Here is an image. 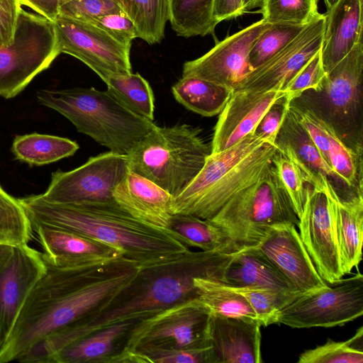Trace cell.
<instances>
[{"label": "cell", "instance_id": "cell-1", "mask_svg": "<svg viewBox=\"0 0 363 363\" xmlns=\"http://www.w3.org/2000/svg\"><path fill=\"white\" fill-rule=\"evenodd\" d=\"M44 261L45 272L33 288L0 351V363L16 361L38 342L99 308L128 285L140 269L125 257L69 267Z\"/></svg>", "mask_w": 363, "mask_h": 363}, {"label": "cell", "instance_id": "cell-2", "mask_svg": "<svg viewBox=\"0 0 363 363\" xmlns=\"http://www.w3.org/2000/svg\"><path fill=\"white\" fill-rule=\"evenodd\" d=\"M233 253L192 251L140 267L133 281L108 301L81 320L48 337L44 346L55 354L69 344L107 325L140 320L196 297L194 279L225 282Z\"/></svg>", "mask_w": 363, "mask_h": 363}, {"label": "cell", "instance_id": "cell-3", "mask_svg": "<svg viewBox=\"0 0 363 363\" xmlns=\"http://www.w3.org/2000/svg\"><path fill=\"white\" fill-rule=\"evenodd\" d=\"M18 200L31 223L59 228L111 245L140 267L190 250L173 230L153 228L117 203H57L45 200L40 194Z\"/></svg>", "mask_w": 363, "mask_h": 363}, {"label": "cell", "instance_id": "cell-4", "mask_svg": "<svg viewBox=\"0 0 363 363\" xmlns=\"http://www.w3.org/2000/svg\"><path fill=\"white\" fill-rule=\"evenodd\" d=\"M279 146L255 132L233 146L211 153L194 179L172 198V215L210 220L235 194L253 184L272 165Z\"/></svg>", "mask_w": 363, "mask_h": 363}, {"label": "cell", "instance_id": "cell-5", "mask_svg": "<svg viewBox=\"0 0 363 363\" xmlns=\"http://www.w3.org/2000/svg\"><path fill=\"white\" fill-rule=\"evenodd\" d=\"M39 104L67 118L77 130L110 151L128 155L156 124L140 116L117 100L108 90L94 87L41 89Z\"/></svg>", "mask_w": 363, "mask_h": 363}, {"label": "cell", "instance_id": "cell-6", "mask_svg": "<svg viewBox=\"0 0 363 363\" xmlns=\"http://www.w3.org/2000/svg\"><path fill=\"white\" fill-rule=\"evenodd\" d=\"M211 147L201 130L188 124L157 125L128 155L129 170L152 181L172 197L197 175Z\"/></svg>", "mask_w": 363, "mask_h": 363}, {"label": "cell", "instance_id": "cell-7", "mask_svg": "<svg viewBox=\"0 0 363 363\" xmlns=\"http://www.w3.org/2000/svg\"><path fill=\"white\" fill-rule=\"evenodd\" d=\"M239 247L257 245L274 226L298 225V218L274 167L235 194L210 219Z\"/></svg>", "mask_w": 363, "mask_h": 363}, {"label": "cell", "instance_id": "cell-8", "mask_svg": "<svg viewBox=\"0 0 363 363\" xmlns=\"http://www.w3.org/2000/svg\"><path fill=\"white\" fill-rule=\"evenodd\" d=\"M60 53L53 23L21 8L13 42L0 45V96L18 94Z\"/></svg>", "mask_w": 363, "mask_h": 363}, {"label": "cell", "instance_id": "cell-9", "mask_svg": "<svg viewBox=\"0 0 363 363\" xmlns=\"http://www.w3.org/2000/svg\"><path fill=\"white\" fill-rule=\"evenodd\" d=\"M210 318L197 297L184 301L139 320L121 351L134 352L143 347L179 350L211 346Z\"/></svg>", "mask_w": 363, "mask_h": 363}, {"label": "cell", "instance_id": "cell-10", "mask_svg": "<svg viewBox=\"0 0 363 363\" xmlns=\"http://www.w3.org/2000/svg\"><path fill=\"white\" fill-rule=\"evenodd\" d=\"M302 294L281 309L277 323L294 328L343 325L363 314V275Z\"/></svg>", "mask_w": 363, "mask_h": 363}, {"label": "cell", "instance_id": "cell-11", "mask_svg": "<svg viewBox=\"0 0 363 363\" xmlns=\"http://www.w3.org/2000/svg\"><path fill=\"white\" fill-rule=\"evenodd\" d=\"M128 172L127 155L106 152L74 169L53 172L47 190L40 195L57 203H116L113 191Z\"/></svg>", "mask_w": 363, "mask_h": 363}, {"label": "cell", "instance_id": "cell-12", "mask_svg": "<svg viewBox=\"0 0 363 363\" xmlns=\"http://www.w3.org/2000/svg\"><path fill=\"white\" fill-rule=\"evenodd\" d=\"M52 23L60 52L82 61L105 83L113 76L132 73L130 47L89 23L60 15Z\"/></svg>", "mask_w": 363, "mask_h": 363}, {"label": "cell", "instance_id": "cell-13", "mask_svg": "<svg viewBox=\"0 0 363 363\" xmlns=\"http://www.w3.org/2000/svg\"><path fill=\"white\" fill-rule=\"evenodd\" d=\"M271 25L262 19L228 36L201 57L185 62L182 77L202 79L235 90L252 71L248 62L252 45Z\"/></svg>", "mask_w": 363, "mask_h": 363}, {"label": "cell", "instance_id": "cell-14", "mask_svg": "<svg viewBox=\"0 0 363 363\" xmlns=\"http://www.w3.org/2000/svg\"><path fill=\"white\" fill-rule=\"evenodd\" d=\"M298 228L320 277L330 284L342 279L344 274L328 197L308 183L306 184V199Z\"/></svg>", "mask_w": 363, "mask_h": 363}, {"label": "cell", "instance_id": "cell-15", "mask_svg": "<svg viewBox=\"0 0 363 363\" xmlns=\"http://www.w3.org/2000/svg\"><path fill=\"white\" fill-rule=\"evenodd\" d=\"M325 21V13L315 16L284 48L249 73L236 89L280 90L321 50Z\"/></svg>", "mask_w": 363, "mask_h": 363}, {"label": "cell", "instance_id": "cell-16", "mask_svg": "<svg viewBox=\"0 0 363 363\" xmlns=\"http://www.w3.org/2000/svg\"><path fill=\"white\" fill-rule=\"evenodd\" d=\"M45 270L43 254L28 245L14 247L0 269V351L27 298Z\"/></svg>", "mask_w": 363, "mask_h": 363}, {"label": "cell", "instance_id": "cell-17", "mask_svg": "<svg viewBox=\"0 0 363 363\" xmlns=\"http://www.w3.org/2000/svg\"><path fill=\"white\" fill-rule=\"evenodd\" d=\"M257 246L298 291L305 294L328 285L294 223L273 227Z\"/></svg>", "mask_w": 363, "mask_h": 363}, {"label": "cell", "instance_id": "cell-18", "mask_svg": "<svg viewBox=\"0 0 363 363\" xmlns=\"http://www.w3.org/2000/svg\"><path fill=\"white\" fill-rule=\"evenodd\" d=\"M283 98L285 96L280 90H234L219 113L211 152L225 150L254 133L269 108Z\"/></svg>", "mask_w": 363, "mask_h": 363}, {"label": "cell", "instance_id": "cell-19", "mask_svg": "<svg viewBox=\"0 0 363 363\" xmlns=\"http://www.w3.org/2000/svg\"><path fill=\"white\" fill-rule=\"evenodd\" d=\"M31 224L43 247L44 259L53 266L75 267L125 257L115 247L100 241L43 223Z\"/></svg>", "mask_w": 363, "mask_h": 363}, {"label": "cell", "instance_id": "cell-20", "mask_svg": "<svg viewBox=\"0 0 363 363\" xmlns=\"http://www.w3.org/2000/svg\"><path fill=\"white\" fill-rule=\"evenodd\" d=\"M261 327L257 318L211 315L209 337L213 363L262 362Z\"/></svg>", "mask_w": 363, "mask_h": 363}, {"label": "cell", "instance_id": "cell-21", "mask_svg": "<svg viewBox=\"0 0 363 363\" xmlns=\"http://www.w3.org/2000/svg\"><path fill=\"white\" fill-rule=\"evenodd\" d=\"M113 197L136 219L155 228L170 230L172 196L152 181L129 170L114 189Z\"/></svg>", "mask_w": 363, "mask_h": 363}, {"label": "cell", "instance_id": "cell-22", "mask_svg": "<svg viewBox=\"0 0 363 363\" xmlns=\"http://www.w3.org/2000/svg\"><path fill=\"white\" fill-rule=\"evenodd\" d=\"M363 0H339L326 16L321 57L325 73L362 40Z\"/></svg>", "mask_w": 363, "mask_h": 363}, {"label": "cell", "instance_id": "cell-23", "mask_svg": "<svg viewBox=\"0 0 363 363\" xmlns=\"http://www.w3.org/2000/svg\"><path fill=\"white\" fill-rule=\"evenodd\" d=\"M225 284L232 286H251L270 289L298 297L296 290L257 245L242 247L233 252L225 274Z\"/></svg>", "mask_w": 363, "mask_h": 363}, {"label": "cell", "instance_id": "cell-24", "mask_svg": "<svg viewBox=\"0 0 363 363\" xmlns=\"http://www.w3.org/2000/svg\"><path fill=\"white\" fill-rule=\"evenodd\" d=\"M362 74L363 42L360 40L324 76L322 91H325L335 114L345 117L357 110L360 101Z\"/></svg>", "mask_w": 363, "mask_h": 363}, {"label": "cell", "instance_id": "cell-25", "mask_svg": "<svg viewBox=\"0 0 363 363\" xmlns=\"http://www.w3.org/2000/svg\"><path fill=\"white\" fill-rule=\"evenodd\" d=\"M139 320H128L107 325L64 347L49 363L102 362L113 354L116 342L126 337Z\"/></svg>", "mask_w": 363, "mask_h": 363}, {"label": "cell", "instance_id": "cell-26", "mask_svg": "<svg viewBox=\"0 0 363 363\" xmlns=\"http://www.w3.org/2000/svg\"><path fill=\"white\" fill-rule=\"evenodd\" d=\"M175 99L189 110L203 116L219 114L233 90L191 77H182L172 87Z\"/></svg>", "mask_w": 363, "mask_h": 363}, {"label": "cell", "instance_id": "cell-27", "mask_svg": "<svg viewBox=\"0 0 363 363\" xmlns=\"http://www.w3.org/2000/svg\"><path fill=\"white\" fill-rule=\"evenodd\" d=\"M169 229L179 235L188 247L224 253L240 249L221 228L207 219L191 215H172Z\"/></svg>", "mask_w": 363, "mask_h": 363}, {"label": "cell", "instance_id": "cell-28", "mask_svg": "<svg viewBox=\"0 0 363 363\" xmlns=\"http://www.w3.org/2000/svg\"><path fill=\"white\" fill-rule=\"evenodd\" d=\"M78 149V144L68 138L36 133L16 136L11 147L16 159L32 166L57 162Z\"/></svg>", "mask_w": 363, "mask_h": 363}, {"label": "cell", "instance_id": "cell-29", "mask_svg": "<svg viewBox=\"0 0 363 363\" xmlns=\"http://www.w3.org/2000/svg\"><path fill=\"white\" fill-rule=\"evenodd\" d=\"M194 284L196 297L211 315L258 319L247 301L227 288L224 282L197 277L194 279Z\"/></svg>", "mask_w": 363, "mask_h": 363}, {"label": "cell", "instance_id": "cell-30", "mask_svg": "<svg viewBox=\"0 0 363 363\" xmlns=\"http://www.w3.org/2000/svg\"><path fill=\"white\" fill-rule=\"evenodd\" d=\"M214 0H167L168 21L177 35L190 38L213 34Z\"/></svg>", "mask_w": 363, "mask_h": 363}, {"label": "cell", "instance_id": "cell-31", "mask_svg": "<svg viewBox=\"0 0 363 363\" xmlns=\"http://www.w3.org/2000/svg\"><path fill=\"white\" fill-rule=\"evenodd\" d=\"M122 11L133 22L138 38L149 44L164 38L168 21L167 0H118Z\"/></svg>", "mask_w": 363, "mask_h": 363}, {"label": "cell", "instance_id": "cell-32", "mask_svg": "<svg viewBox=\"0 0 363 363\" xmlns=\"http://www.w3.org/2000/svg\"><path fill=\"white\" fill-rule=\"evenodd\" d=\"M107 90L135 114L154 119L155 98L148 82L139 73L116 75L106 82Z\"/></svg>", "mask_w": 363, "mask_h": 363}, {"label": "cell", "instance_id": "cell-33", "mask_svg": "<svg viewBox=\"0 0 363 363\" xmlns=\"http://www.w3.org/2000/svg\"><path fill=\"white\" fill-rule=\"evenodd\" d=\"M277 142L288 144L296 157L312 170L321 172L328 177L339 179L304 129L289 111L282 123Z\"/></svg>", "mask_w": 363, "mask_h": 363}, {"label": "cell", "instance_id": "cell-34", "mask_svg": "<svg viewBox=\"0 0 363 363\" xmlns=\"http://www.w3.org/2000/svg\"><path fill=\"white\" fill-rule=\"evenodd\" d=\"M31 222L18 199L0 185V245H27L32 238Z\"/></svg>", "mask_w": 363, "mask_h": 363}, {"label": "cell", "instance_id": "cell-35", "mask_svg": "<svg viewBox=\"0 0 363 363\" xmlns=\"http://www.w3.org/2000/svg\"><path fill=\"white\" fill-rule=\"evenodd\" d=\"M298 363H362L363 327L345 341L330 339L321 345L307 350L301 353Z\"/></svg>", "mask_w": 363, "mask_h": 363}, {"label": "cell", "instance_id": "cell-36", "mask_svg": "<svg viewBox=\"0 0 363 363\" xmlns=\"http://www.w3.org/2000/svg\"><path fill=\"white\" fill-rule=\"evenodd\" d=\"M307 24H272L259 36L249 52L248 62L252 70L279 52L304 29Z\"/></svg>", "mask_w": 363, "mask_h": 363}, {"label": "cell", "instance_id": "cell-37", "mask_svg": "<svg viewBox=\"0 0 363 363\" xmlns=\"http://www.w3.org/2000/svg\"><path fill=\"white\" fill-rule=\"evenodd\" d=\"M318 0H264L263 20L273 23L306 25L319 13Z\"/></svg>", "mask_w": 363, "mask_h": 363}, {"label": "cell", "instance_id": "cell-38", "mask_svg": "<svg viewBox=\"0 0 363 363\" xmlns=\"http://www.w3.org/2000/svg\"><path fill=\"white\" fill-rule=\"evenodd\" d=\"M278 178L286 191L298 218L306 199V181L299 167L279 150L272 160Z\"/></svg>", "mask_w": 363, "mask_h": 363}, {"label": "cell", "instance_id": "cell-39", "mask_svg": "<svg viewBox=\"0 0 363 363\" xmlns=\"http://www.w3.org/2000/svg\"><path fill=\"white\" fill-rule=\"evenodd\" d=\"M325 74L321 51L319 50L286 82L280 91L284 94L286 100L292 102L307 90L321 91Z\"/></svg>", "mask_w": 363, "mask_h": 363}, {"label": "cell", "instance_id": "cell-40", "mask_svg": "<svg viewBox=\"0 0 363 363\" xmlns=\"http://www.w3.org/2000/svg\"><path fill=\"white\" fill-rule=\"evenodd\" d=\"M289 111L302 126L323 157L330 165L329 151L331 136L335 130L334 127L309 108L294 106L291 103Z\"/></svg>", "mask_w": 363, "mask_h": 363}, {"label": "cell", "instance_id": "cell-41", "mask_svg": "<svg viewBox=\"0 0 363 363\" xmlns=\"http://www.w3.org/2000/svg\"><path fill=\"white\" fill-rule=\"evenodd\" d=\"M329 163L338 179L356 190L362 188V177H358L357 155L339 138L335 130L331 136Z\"/></svg>", "mask_w": 363, "mask_h": 363}, {"label": "cell", "instance_id": "cell-42", "mask_svg": "<svg viewBox=\"0 0 363 363\" xmlns=\"http://www.w3.org/2000/svg\"><path fill=\"white\" fill-rule=\"evenodd\" d=\"M135 352V351H134ZM139 352L146 362L152 363H213L212 346L196 349H169L143 347Z\"/></svg>", "mask_w": 363, "mask_h": 363}, {"label": "cell", "instance_id": "cell-43", "mask_svg": "<svg viewBox=\"0 0 363 363\" xmlns=\"http://www.w3.org/2000/svg\"><path fill=\"white\" fill-rule=\"evenodd\" d=\"M123 12L118 0H71L59 9L58 15L89 22L110 13Z\"/></svg>", "mask_w": 363, "mask_h": 363}, {"label": "cell", "instance_id": "cell-44", "mask_svg": "<svg viewBox=\"0 0 363 363\" xmlns=\"http://www.w3.org/2000/svg\"><path fill=\"white\" fill-rule=\"evenodd\" d=\"M86 23L99 27L119 43L129 47H131L133 40L138 38L133 22L124 12L104 15Z\"/></svg>", "mask_w": 363, "mask_h": 363}, {"label": "cell", "instance_id": "cell-45", "mask_svg": "<svg viewBox=\"0 0 363 363\" xmlns=\"http://www.w3.org/2000/svg\"><path fill=\"white\" fill-rule=\"evenodd\" d=\"M291 103L285 98L274 103L264 115L255 133L268 142L276 144Z\"/></svg>", "mask_w": 363, "mask_h": 363}, {"label": "cell", "instance_id": "cell-46", "mask_svg": "<svg viewBox=\"0 0 363 363\" xmlns=\"http://www.w3.org/2000/svg\"><path fill=\"white\" fill-rule=\"evenodd\" d=\"M21 8L19 0H0V45L13 42Z\"/></svg>", "mask_w": 363, "mask_h": 363}, {"label": "cell", "instance_id": "cell-47", "mask_svg": "<svg viewBox=\"0 0 363 363\" xmlns=\"http://www.w3.org/2000/svg\"><path fill=\"white\" fill-rule=\"evenodd\" d=\"M245 13L243 0H214L213 17L216 23L230 20Z\"/></svg>", "mask_w": 363, "mask_h": 363}, {"label": "cell", "instance_id": "cell-48", "mask_svg": "<svg viewBox=\"0 0 363 363\" xmlns=\"http://www.w3.org/2000/svg\"><path fill=\"white\" fill-rule=\"evenodd\" d=\"M71 0H19L21 6H26L37 14L53 21L58 16L62 5Z\"/></svg>", "mask_w": 363, "mask_h": 363}, {"label": "cell", "instance_id": "cell-49", "mask_svg": "<svg viewBox=\"0 0 363 363\" xmlns=\"http://www.w3.org/2000/svg\"><path fill=\"white\" fill-rule=\"evenodd\" d=\"M13 247L0 245V269L6 262L13 252Z\"/></svg>", "mask_w": 363, "mask_h": 363}, {"label": "cell", "instance_id": "cell-50", "mask_svg": "<svg viewBox=\"0 0 363 363\" xmlns=\"http://www.w3.org/2000/svg\"><path fill=\"white\" fill-rule=\"evenodd\" d=\"M264 0H243V9L245 13L250 12V11L262 7Z\"/></svg>", "mask_w": 363, "mask_h": 363}, {"label": "cell", "instance_id": "cell-51", "mask_svg": "<svg viewBox=\"0 0 363 363\" xmlns=\"http://www.w3.org/2000/svg\"><path fill=\"white\" fill-rule=\"evenodd\" d=\"M339 0H324L327 11L330 9Z\"/></svg>", "mask_w": 363, "mask_h": 363}]
</instances>
